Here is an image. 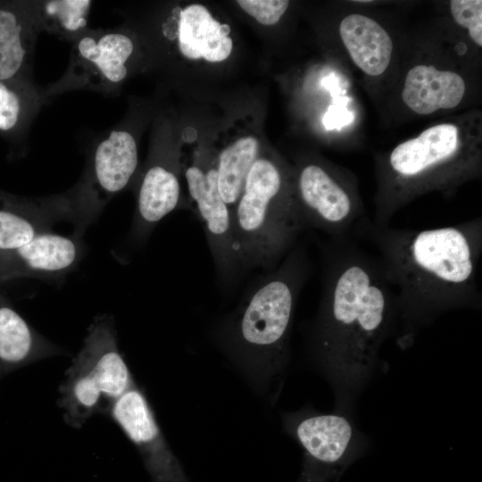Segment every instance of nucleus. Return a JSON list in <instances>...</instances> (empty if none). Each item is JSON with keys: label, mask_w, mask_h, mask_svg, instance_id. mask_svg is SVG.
Returning <instances> with one entry per match:
<instances>
[{"label": "nucleus", "mask_w": 482, "mask_h": 482, "mask_svg": "<svg viewBox=\"0 0 482 482\" xmlns=\"http://www.w3.org/2000/svg\"><path fill=\"white\" fill-rule=\"evenodd\" d=\"M237 3L246 13L266 26L278 22L289 5L287 0H238Z\"/></svg>", "instance_id": "25"}, {"label": "nucleus", "mask_w": 482, "mask_h": 482, "mask_svg": "<svg viewBox=\"0 0 482 482\" xmlns=\"http://www.w3.org/2000/svg\"><path fill=\"white\" fill-rule=\"evenodd\" d=\"M67 370L97 387L109 409L136 385L119 350L115 325L110 314H101L94 319L79 352Z\"/></svg>", "instance_id": "11"}, {"label": "nucleus", "mask_w": 482, "mask_h": 482, "mask_svg": "<svg viewBox=\"0 0 482 482\" xmlns=\"http://www.w3.org/2000/svg\"><path fill=\"white\" fill-rule=\"evenodd\" d=\"M137 49L136 38L127 29L89 28L71 43L63 74L41 87L44 104L78 90L116 96L134 68Z\"/></svg>", "instance_id": "7"}, {"label": "nucleus", "mask_w": 482, "mask_h": 482, "mask_svg": "<svg viewBox=\"0 0 482 482\" xmlns=\"http://www.w3.org/2000/svg\"><path fill=\"white\" fill-rule=\"evenodd\" d=\"M478 171L476 155L461 150L459 128L452 123L432 126L396 145L384 162L371 220L389 225L414 197L430 190L449 191Z\"/></svg>", "instance_id": "4"}, {"label": "nucleus", "mask_w": 482, "mask_h": 482, "mask_svg": "<svg viewBox=\"0 0 482 482\" xmlns=\"http://www.w3.org/2000/svg\"><path fill=\"white\" fill-rule=\"evenodd\" d=\"M83 254L81 239L52 231L10 250H0V281L56 278L73 270Z\"/></svg>", "instance_id": "13"}, {"label": "nucleus", "mask_w": 482, "mask_h": 482, "mask_svg": "<svg viewBox=\"0 0 482 482\" xmlns=\"http://www.w3.org/2000/svg\"><path fill=\"white\" fill-rule=\"evenodd\" d=\"M352 235L371 243L395 294L396 340L408 347L440 314L481 309L477 280L482 253V218L411 229L378 225L367 216Z\"/></svg>", "instance_id": "2"}, {"label": "nucleus", "mask_w": 482, "mask_h": 482, "mask_svg": "<svg viewBox=\"0 0 482 482\" xmlns=\"http://www.w3.org/2000/svg\"><path fill=\"white\" fill-rule=\"evenodd\" d=\"M107 413L137 447L151 482H189L137 384L113 402Z\"/></svg>", "instance_id": "10"}, {"label": "nucleus", "mask_w": 482, "mask_h": 482, "mask_svg": "<svg viewBox=\"0 0 482 482\" xmlns=\"http://www.w3.org/2000/svg\"><path fill=\"white\" fill-rule=\"evenodd\" d=\"M180 185L169 158L154 156L142 176L137 196L133 231L145 237L179 204Z\"/></svg>", "instance_id": "16"}, {"label": "nucleus", "mask_w": 482, "mask_h": 482, "mask_svg": "<svg viewBox=\"0 0 482 482\" xmlns=\"http://www.w3.org/2000/svg\"><path fill=\"white\" fill-rule=\"evenodd\" d=\"M45 105L33 81L0 80V132L24 133Z\"/></svg>", "instance_id": "22"}, {"label": "nucleus", "mask_w": 482, "mask_h": 482, "mask_svg": "<svg viewBox=\"0 0 482 482\" xmlns=\"http://www.w3.org/2000/svg\"><path fill=\"white\" fill-rule=\"evenodd\" d=\"M137 165V141L127 124L119 123L93 140L82 175L64 192L74 237L81 239L109 202L129 186Z\"/></svg>", "instance_id": "6"}, {"label": "nucleus", "mask_w": 482, "mask_h": 482, "mask_svg": "<svg viewBox=\"0 0 482 482\" xmlns=\"http://www.w3.org/2000/svg\"><path fill=\"white\" fill-rule=\"evenodd\" d=\"M185 177L215 264L221 276L229 278L239 263L233 241L232 214L220 195L216 167L195 164L187 168Z\"/></svg>", "instance_id": "12"}, {"label": "nucleus", "mask_w": 482, "mask_h": 482, "mask_svg": "<svg viewBox=\"0 0 482 482\" xmlns=\"http://www.w3.org/2000/svg\"><path fill=\"white\" fill-rule=\"evenodd\" d=\"M339 34L354 64L370 76L381 75L388 67L393 42L386 30L372 18L352 13L339 25Z\"/></svg>", "instance_id": "20"}, {"label": "nucleus", "mask_w": 482, "mask_h": 482, "mask_svg": "<svg viewBox=\"0 0 482 482\" xmlns=\"http://www.w3.org/2000/svg\"><path fill=\"white\" fill-rule=\"evenodd\" d=\"M69 220L64 192L44 197H23L0 192V250L20 247Z\"/></svg>", "instance_id": "14"}, {"label": "nucleus", "mask_w": 482, "mask_h": 482, "mask_svg": "<svg viewBox=\"0 0 482 482\" xmlns=\"http://www.w3.org/2000/svg\"><path fill=\"white\" fill-rule=\"evenodd\" d=\"M303 229L288 174L273 160L258 157L232 211L238 263L273 265L291 250Z\"/></svg>", "instance_id": "5"}, {"label": "nucleus", "mask_w": 482, "mask_h": 482, "mask_svg": "<svg viewBox=\"0 0 482 482\" xmlns=\"http://www.w3.org/2000/svg\"><path fill=\"white\" fill-rule=\"evenodd\" d=\"M294 195L304 226L339 239L350 237L365 211L352 183L317 163L303 164L297 171Z\"/></svg>", "instance_id": "9"}, {"label": "nucleus", "mask_w": 482, "mask_h": 482, "mask_svg": "<svg viewBox=\"0 0 482 482\" xmlns=\"http://www.w3.org/2000/svg\"><path fill=\"white\" fill-rule=\"evenodd\" d=\"M229 24L216 21L203 4H193L179 12L177 43L187 59L204 58L210 62L226 60L232 52Z\"/></svg>", "instance_id": "18"}, {"label": "nucleus", "mask_w": 482, "mask_h": 482, "mask_svg": "<svg viewBox=\"0 0 482 482\" xmlns=\"http://www.w3.org/2000/svg\"><path fill=\"white\" fill-rule=\"evenodd\" d=\"M259 143L254 137H243L226 147L216 166L220 195L232 211L236 206L253 164L258 158Z\"/></svg>", "instance_id": "21"}, {"label": "nucleus", "mask_w": 482, "mask_h": 482, "mask_svg": "<svg viewBox=\"0 0 482 482\" xmlns=\"http://www.w3.org/2000/svg\"><path fill=\"white\" fill-rule=\"evenodd\" d=\"M40 33L36 1L0 3V80L32 81L33 55Z\"/></svg>", "instance_id": "15"}, {"label": "nucleus", "mask_w": 482, "mask_h": 482, "mask_svg": "<svg viewBox=\"0 0 482 482\" xmlns=\"http://www.w3.org/2000/svg\"><path fill=\"white\" fill-rule=\"evenodd\" d=\"M322 295L311 335L313 358L330 381L336 412L348 415L395 333V294L378 259L350 238L328 246Z\"/></svg>", "instance_id": "1"}, {"label": "nucleus", "mask_w": 482, "mask_h": 482, "mask_svg": "<svg viewBox=\"0 0 482 482\" xmlns=\"http://www.w3.org/2000/svg\"><path fill=\"white\" fill-rule=\"evenodd\" d=\"M453 20L468 30L470 37L482 46V1L452 0L449 3Z\"/></svg>", "instance_id": "24"}, {"label": "nucleus", "mask_w": 482, "mask_h": 482, "mask_svg": "<svg viewBox=\"0 0 482 482\" xmlns=\"http://www.w3.org/2000/svg\"><path fill=\"white\" fill-rule=\"evenodd\" d=\"M465 90L464 79L458 73L420 64L407 72L402 99L414 112L427 115L456 107Z\"/></svg>", "instance_id": "19"}, {"label": "nucleus", "mask_w": 482, "mask_h": 482, "mask_svg": "<svg viewBox=\"0 0 482 482\" xmlns=\"http://www.w3.org/2000/svg\"><path fill=\"white\" fill-rule=\"evenodd\" d=\"M92 5L93 2L89 0H37L40 32L72 43L89 29Z\"/></svg>", "instance_id": "23"}, {"label": "nucleus", "mask_w": 482, "mask_h": 482, "mask_svg": "<svg viewBox=\"0 0 482 482\" xmlns=\"http://www.w3.org/2000/svg\"><path fill=\"white\" fill-rule=\"evenodd\" d=\"M281 417L284 431L303 451V468L297 482H337L365 449L364 436L348 415L304 407L283 412Z\"/></svg>", "instance_id": "8"}, {"label": "nucleus", "mask_w": 482, "mask_h": 482, "mask_svg": "<svg viewBox=\"0 0 482 482\" xmlns=\"http://www.w3.org/2000/svg\"><path fill=\"white\" fill-rule=\"evenodd\" d=\"M62 350L39 334L0 295V378Z\"/></svg>", "instance_id": "17"}, {"label": "nucleus", "mask_w": 482, "mask_h": 482, "mask_svg": "<svg viewBox=\"0 0 482 482\" xmlns=\"http://www.w3.org/2000/svg\"><path fill=\"white\" fill-rule=\"evenodd\" d=\"M308 262L300 248L250 295L222 335L226 352L251 387L274 401L289 358V336Z\"/></svg>", "instance_id": "3"}]
</instances>
